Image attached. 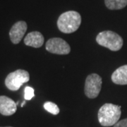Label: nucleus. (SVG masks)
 Masks as SVG:
<instances>
[{
    "label": "nucleus",
    "mask_w": 127,
    "mask_h": 127,
    "mask_svg": "<svg viewBox=\"0 0 127 127\" xmlns=\"http://www.w3.org/2000/svg\"><path fill=\"white\" fill-rule=\"evenodd\" d=\"M121 114V106L106 103L98 111V121L103 127L114 126L119 122Z\"/></svg>",
    "instance_id": "obj_1"
},
{
    "label": "nucleus",
    "mask_w": 127,
    "mask_h": 127,
    "mask_svg": "<svg viewBox=\"0 0 127 127\" xmlns=\"http://www.w3.org/2000/svg\"><path fill=\"white\" fill-rule=\"evenodd\" d=\"M81 23V16L75 11H68L60 15L57 21L59 30L64 33L76 31Z\"/></svg>",
    "instance_id": "obj_2"
},
{
    "label": "nucleus",
    "mask_w": 127,
    "mask_h": 127,
    "mask_svg": "<svg viewBox=\"0 0 127 127\" xmlns=\"http://www.w3.org/2000/svg\"><path fill=\"white\" fill-rule=\"evenodd\" d=\"M96 41L100 45L112 51H118L123 46V39L117 33L110 31L100 32L96 37Z\"/></svg>",
    "instance_id": "obj_3"
},
{
    "label": "nucleus",
    "mask_w": 127,
    "mask_h": 127,
    "mask_svg": "<svg viewBox=\"0 0 127 127\" xmlns=\"http://www.w3.org/2000/svg\"><path fill=\"white\" fill-rule=\"evenodd\" d=\"M30 80L29 73L26 70L18 69L9 73L5 79V85L10 91H17L23 83Z\"/></svg>",
    "instance_id": "obj_4"
},
{
    "label": "nucleus",
    "mask_w": 127,
    "mask_h": 127,
    "mask_svg": "<svg viewBox=\"0 0 127 127\" xmlns=\"http://www.w3.org/2000/svg\"><path fill=\"white\" fill-rule=\"evenodd\" d=\"M102 78L97 73L88 76L85 82V94L88 97L93 99L97 97L102 88Z\"/></svg>",
    "instance_id": "obj_5"
},
{
    "label": "nucleus",
    "mask_w": 127,
    "mask_h": 127,
    "mask_svg": "<svg viewBox=\"0 0 127 127\" xmlns=\"http://www.w3.org/2000/svg\"><path fill=\"white\" fill-rule=\"evenodd\" d=\"M46 50L50 53L56 55H68L71 52V47L66 41L59 38H51L46 43Z\"/></svg>",
    "instance_id": "obj_6"
},
{
    "label": "nucleus",
    "mask_w": 127,
    "mask_h": 127,
    "mask_svg": "<svg viewBox=\"0 0 127 127\" xmlns=\"http://www.w3.org/2000/svg\"><path fill=\"white\" fill-rule=\"evenodd\" d=\"M27 23L23 21H20L14 23L9 31V37L11 41L14 44H18L25 35L27 31Z\"/></svg>",
    "instance_id": "obj_7"
},
{
    "label": "nucleus",
    "mask_w": 127,
    "mask_h": 127,
    "mask_svg": "<svg viewBox=\"0 0 127 127\" xmlns=\"http://www.w3.org/2000/svg\"><path fill=\"white\" fill-rule=\"evenodd\" d=\"M17 109V104L6 96H0V114L4 116L14 114Z\"/></svg>",
    "instance_id": "obj_8"
},
{
    "label": "nucleus",
    "mask_w": 127,
    "mask_h": 127,
    "mask_svg": "<svg viewBox=\"0 0 127 127\" xmlns=\"http://www.w3.org/2000/svg\"><path fill=\"white\" fill-rule=\"evenodd\" d=\"M44 37L40 32H31L26 36L24 39L25 45L35 48H39L42 46L44 43Z\"/></svg>",
    "instance_id": "obj_9"
},
{
    "label": "nucleus",
    "mask_w": 127,
    "mask_h": 127,
    "mask_svg": "<svg viewBox=\"0 0 127 127\" xmlns=\"http://www.w3.org/2000/svg\"><path fill=\"white\" fill-rule=\"evenodd\" d=\"M112 81L117 85H127V65L122 66L114 71Z\"/></svg>",
    "instance_id": "obj_10"
},
{
    "label": "nucleus",
    "mask_w": 127,
    "mask_h": 127,
    "mask_svg": "<svg viewBox=\"0 0 127 127\" xmlns=\"http://www.w3.org/2000/svg\"><path fill=\"white\" fill-rule=\"evenodd\" d=\"M104 3L110 10H119L127 6V0H104Z\"/></svg>",
    "instance_id": "obj_11"
},
{
    "label": "nucleus",
    "mask_w": 127,
    "mask_h": 127,
    "mask_svg": "<svg viewBox=\"0 0 127 127\" xmlns=\"http://www.w3.org/2000/svg\"><path fill=\"white\" fill-rule=\"evenodd\" d=\"M44 108L48 112L54 115H57L59 113V109L58 106L54 102H47L44 104Z\"/></svg>",
    "instance_id": "obj_12"
},
{
    "label": "nucleus",
    "mask_w": 127,
    "mask_h": 127,
    "mask_svg": "<svg viewBox=\"0 0 127 127\" xmlns=\"http://www.w3.org/2000/svg\"><path fill=\"white\" fill-rule=\"evenodd\" d=\"M34 89L31 87L27 86L25 88L24 90V98L26 100H30L34 97Z\"/></svg>",
    "instance_id": "obj_13"
},
{
    "label": "nucleus",
    "mask_w": 127,
    "mask_h": 127,
    "mask_svg": "<svg viewBox=\"0 0 127 127\" xmlns=\"http://www.w3.org/2000/svg\"><path fill=\"white\" fill-rule=\"evenodd\" d=\"M114 127H127V118L119 121L116 124L114 125Z\"/></svg>",
    "instance_id": "obj_14"
},
{
    "label": "nucleus",
    "mask_w": 127,
    "mask_h": 127,
    "mask_svg": "<svg viewBox=\"0 0 127 127\" xmlns=\"http://www.w3.org/2000/svg\"><path fill=\"white\" fill-rule=\"evenodd\" d=\"M26 104V101H24L23 103H22V104H21V107H23V106H24V104Z\"/></svg>",
    "instance_id": "obj_15"
},
{
    "label": "nucleus",
    "mask_w": 127,
    "mask_h": 127,
    "mask_svg": "<svg viewBox=\"0 0 127 127\" xmlns=\"http://www.w3.org/2000/svg\"></svg>",
    "instance_id": "obj_16"
}]
</instances>
